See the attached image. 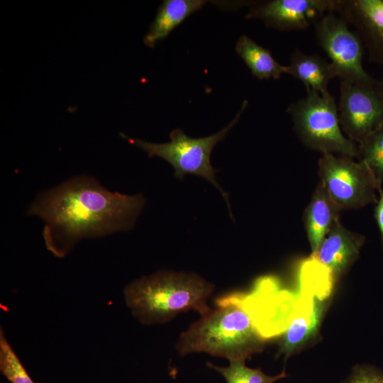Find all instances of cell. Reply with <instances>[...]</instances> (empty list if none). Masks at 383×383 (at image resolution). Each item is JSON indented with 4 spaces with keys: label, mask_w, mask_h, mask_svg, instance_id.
Listing matches in <instances>:
<instances>
[{
    "label": "cell",
    "mask_w": 383,
    "mask_h": 383,
    "mask_svg": "<svg viewBox=\"0 0 383 383\" xmlns=\"http://www.w3.org/2000/svg\"><path fill=\"white\" fill-rule=\"evenodd\" d=\"M145 204L141 194L111 192L94 178L80 175L40 193L26 213L43 221L47 249L62 257L82 239L131 229Z\"/></svg>",
    "instance_id": "cell-1"
},
{
    "label": "cell",
    "mask_w": 383,
    "mask_h": 383,
    "mask_svg": "<svg viewBox=\"0 0 383 383\" xmlns=\"http://www.w3.org/2000/svg\"><path fill=\"white\" fill-rule=\"evenodd\" d=\"M213 290V284L196 273L162 270L132 282L123 295L140 323L154 325L190 310L205 315L211 310L207 300Z\"/></svg>",
    "instance_id": "cell-2"
},
{
    "label": "cell",
    "mask_w": 383,
    "mask_h": 383,
    "mask_svg": "<svg viewBox=\"0 0 383 383\" xmlns=\"http://www.w3.org/2000/svg\"><path fill=\"white\" fill-rule=\"evenodd\" d=\"M265 339L233 296L220 300L216 309L192 323L179 335L176 349L181 356L206 353L229 362L245 360L263 350Z\"/></svg>",
    "instance_id": "cell-3"
},
{
    "label": "cell",
    "mask_w": 383,
    "mask_h": 383,
    "mask_svg": "<svg viewBox=\"0 0 383 383\" xmlns=\"http://www.w3.org/2000/svg\"><path fill=\"white\" fill-rule=\"evenodd\" d=\"M245 100L241 109L234 118L220 131L209 136L194 138L189 137L182 130L174 129L171 131L170 141L164 143H153L138 138H132L123 133L121 136L131 144L143 150L150 157H159L168 162L174 168V176L183 180L187 174L200 176L216 187L226 201L231 218V205L228 195L220 187L215 179L218 171L211 164V153L216 145L224 139L232 128L238 122L242 113L248 106Z\"/></svg>",
    "instance_id": "cell-4"
},
{
    "label": "cell",
    "mask_w": 383,
    "mask_h": 383,
    "mask_svg": "<svg viewBox=\"0 0 383 383\" xmlns=\"http://www.w3.org/2000/svg\"><path fill=\"white\" fill-rule=\"evenodd\" d=\"M287 111L294 132L308 148L322 154L357 157V145L343 133L338 106L330 93L308 91L305 97L291 104Z\"/></svg>",
    "instance_id": "cell-5"
},
{
    "label": "cell",
    "mask_w": 383,
    "mask_h": 383,
    "mask_svg": "<svg viewBox=\"0 0 383 383\" xmlns=\"http://www.w3.org/2000/svg\"><path fill=\"white\" fill-rule=\"evenodd\" d=\"M318 167L319 182L341 211L377 203L382 184L365 162L325 153L319 158Z\"/></svg>",
    "instance_id": "cell-6"
},
{
    "label": "cell",
    "mask_w": 383,
    "mask_h": 383,
    "mask_svg": "<svg viewBox=\"0 0 383 383\" xmlns=\"http://www.w3.org/2000/svg\"><path fill=\"white\" fill-rule=\"evenodd\" d=\"M315 33L319 45L331 60L335 76L351 82L376 81L364 69V44L357 32L333 12L324 14L316 23Z\"/></svg>",
    "instance_id": "cell-7"
},
{
    "label": "cell",
    "mask_w": 383,
    "mask_h": 383,
    "mask_svg": "<svg viewBox=\"0 0 383 383\" xmlns=\"http://www.w3.org/2000/svg\"><path fill=\"white\" fill-rule=\"evenodd\" d=\"M372 83L341 80L338 106L340 128L346 137L360 143L383 123V101Z\"/></svg>",
    "instance_id": "cell-8"
},
{
    "label": "cell",
    "mask_w": 383,
    "mask_h": 383,
    "mask_svg": "<svg viewBox=\"0 0 383 383\" xmlns=\"http://www.w3.org/2000/svg\"><path fill=\"white\" fill-rule=\"evenodd\" d=\"M247 19H259L280 31L308 28L324 14L333 12L335 0H270L250 2Z\"/></svg>",
    "instance_id": "cell-9"
},
{
    "label": "cell",
    "mask_w": 383,
    "mask_h": 383,
    "mask_svg": "<svg viewBox=\"0 0 383 383\" xmlns=\"http://www.w3.org/2000/svg\"><path fill=\"white\" fill-rule=\"evenodd\" d=\"M333 13L356 28L370 61L383 65V0H335Z\"/></svg>",
    "instance_id": "cell-10"
},
{
    "label": "cell",
    "mask_w": 383,
    "mask_h": 383,
    "mask_svg": "<svg viewBox=\"0 0 383 383\" xmlns=\"http://www.w3.org/2000/svg\"><path fill=\"white\" fill-rule=\"evenodd\" d=\"M365 241L363 235L348 230L338 220L311 257L328 268L336 280L357 260Z\"/></svg>",
    "instance_id": "cell-11"
},
{
    "label": "cell",
    "mask_w": 383,
    "mask_h": 383,
    "mask_svg": "<svg viewBox=\"0 0 383 383\" xmlns=\"http://www.w3.org/2000/svg\"><path fill=\"white\" fill-rule=\"evenodd\" d=\"M323 300L300 292L291 321L284 332L279 354L288 358L317 333L323 312Z\"/></svg>",
    "instance_id": "cell-12"
},
{
    "label": "cell",
    "mask_w": 383,
    "mask_h": 383,
    "mask_svg": "<svg viewBox=\"0 0 383 383\" xmlns=\"http://www.w3.org/2000/svg\"><path fill=\"white\" fill-rule=\"evenodd\" d=\"M341 210L318 182L304 213L305 231L311 254L315 253L335 223Z\"/></svg>",
    "instance_id": "cell-13"
},
{
    "label": "cell",
    "mask_w": 383,
    "mask_h": 383,
    "mask_svg": "<svg viewBox=\"0 0 383 383\" xmlns=\"http://www.w3.org/2000/svg\"><path fill=\"white\" fill-rule=\"evenodd\" d=\"M289 74L301 81L306 92L329 93V82L336 77L330 62L316 54H306L296 48L290 56Z\"/></svg>",
    "instance_id": "cell-14"
},
{
    "label": "cell",
    "mask_w": 383,
    "mask_h": 383,
    "mask_svg": "<svg viewBox=\"0 0 383 383\" xmlns=\"http://www.w3.org/2000/svg\"><path fill=\"white\" fill-rule=\"evenodd\" d=\"M207 2L205 0H164L143 38V43L150 48H154L156 43L167 37L173 29L192 13L201 9Z\"/></svg>",
    "instance_id": "cell-15"
},
{
    "label": "cell",
    "mask_w": 383,
    "mask_h": 383,
    "mask_svg": "<svg viewBox=\"0 0 383 383\" xmlns=\"http://www.w3.org/2000/svg\"><path fill=\"white\" fill-rule=\"evenodd\" d=\"M235 51L259 79H278L282 74H289V66L280 65L272 57L270 51L258 45L250 38L242 35L238 38Z\"/></svg>",
    "instance_id": "cell-16"
},
{
    "label": "cell",
    "mask_w": 383,
    "mask_h": 383,
    "mask_svg": "<svg viewBox=\"0 0 383 383\" xmlns=\"http://www.w3.org/2000/svg\"><path fill=\"white\" fill-rule=\"evenodd\" d=\"M245 362V360L230 361L228 366L221 367L207 362L206 365L222 375L227 383H275L287 377L284 370L277 375L270 376L260 368L247 367Z\"/></svg>",
    "instance_id": "cell-17"
},
{
    "label": "cell",
    "mask_w": 383,
    "mask_h": 383,
    "mask_svg": "<svg viewBox=\"0 0 383 383\" xmlns=\"http://www.w3.org/2000/svg\"><path fill=\"white\" fill-rule=\"evenodd\" d=\"M360 161L365 162L377 180L383 184V123L357 144Z\"/></svg>",
    "instance_id": "cell-18"
},
{
    "label": "cell",
    "mask_w": 383,
    "mask_h": 383,
    "mask_svg": "<svg viewBox=\"0 0 383 383\" xmlns=\"http://www.w3.org/2000/svg\"><path fill=\"white\" fill-rule=\"evenodd\" d=\"M0 371L11 383H35L0 331Z\"/></svg>",
    "instance_id": "cell-19"
},
{
    "label": "cell",
    "mask_w": 383,
    "mask_h": 383,
    "mask_svg": "<svg viewBox=\"0 0 383 383\" xmlns=\"http://www.w3.org/2000/svg\"><path fill=\"white\" fill-rule=\"evenodd\" d=\"M343 383H383V372L369 365H356Z\"/></svg>",
    "instance_id": "cell-20"
},
{
    "label": "cell",
    "mask_w": 383,
    "mask_h": 383,
    "mask_svg": "<svg viewBox=\"0 0 383 383\" xmlns=\"http://www.w3.org/2000/svg\"><path fill=\"white\" fill-rule=\"evenodd\" d=\"M378 200L375 204L374 209V217L377 224L379 233L382 246L383 249V188L381 185L378 189Z\"/></svg>",
    "instance_id": "cell-21"
},
{
    "label": "cell",
    "mask_w": 383,
    "mask_h": 383,
    "mask_svg": "<svg viewBox=\"0 0 383 383\" xmlns=\"http://www.w3.org/2000/svg\"><path fill=\"white\" fill-rule=\"evenodd\" d=\"M376 87L377 91L383 101V76L379 80H377Z\"/></svg>",
    "instance_id": "cell-22"
}]
</instances>
